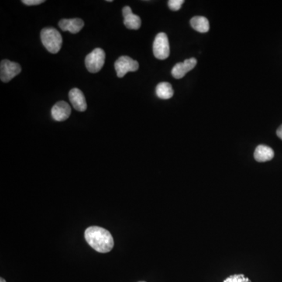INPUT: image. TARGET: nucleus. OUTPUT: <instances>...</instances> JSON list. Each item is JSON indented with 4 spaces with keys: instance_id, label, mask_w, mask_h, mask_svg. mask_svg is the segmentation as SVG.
<instances>
[{
    "instance_id": "1",
    "label": "nucleus",
    "mask_w": 282,
    "mask_h": 282,
    "mask_svg": "<svg viewBox=\"0 0 282 282\" xmlns=\"http://www.w3.org/2000/svg\"><path fill=\"white\" fill-rule=\"evenodd\" d=\"M85 238L87 243L97 252L107 253L114 247V239L108 230L93 226L85 231Z\"/></svg>"
},
{
    "instance_id": "2",
    "label": "nucleus",
    "mask_w": 282,
    "mask_h": 282,
    "mask_svg": "<svg viewBox=\"0 0 282 282\" xmlns=\"http://www.w3.org/2000/svg\"><path fill=\"white\" fill-rule=\"evenodd\" d=\"M41 41L49 53H58L61 49L62 37L60 32L53 28H45L41 31Z\"/></svg>"
},
{
    "instance_id": "3",
    "label": "nucleus",
    "mask_w": 282,
    "mask_h": 282,
    "mask_svg": "<svg viewBox=\"0 0 282 282\" xmlns=\"http://www.w3.org/2000/svg\"><path fill=\"white\" fill-rule=\"evenodd\" d=\"M105 61V52L101 48H96L89 53L85 60L87 70L91 73H97L102 69Z\"/></svg>"
},
{
    "instance_id": "4",
    "label": "nucleus",
    "mask_w": 282,
    "mask_h": 282,
    "mask_svg": "<svg viewBox=\"0 0 282 282\" xmlns=\"http://www.w3.org/2000/svg\"><path fill=\"white\" fill-rule=\"evenodd\" d=\"M153 53L159 60H166L170 53L169 39L164 32L158 34L153 43Z\"/></svg>"
},
{
    "instance_id": "5",
    "label": "nucleus",
    "mask_w": 282,
    "mask_h": 282,
    "mask_svg": "<svg viewBox=\"0 0 282 282\" xmlns=\"http://www.w3.org/2000/svg\"><path fill=\"white\" fill-rule=\"evenodd\" d=\"M21 72L19 63L9 60H3L0 63V79L4 83L11 81Z\"/></svg>"
},
{
    "instance_id": "6",
    "label": "nucleus",
    "mask_w": 282,
    "mask_h": 282,
    "mask_svg": "<svg viewBox=\"0 0 282 282\" xmlns=\"http://www.w3.org/2000/svg\"><path fill=\"white\" fill-rule=\"evenodd\" d=\"M115 68L118 77L122 78L129 72L137 70L139 63L129 56H122L115 62Z\"/></svg>"
},
{
    "instance_id": "7",
    "label": "nucleus",
    "mask_w": 282,
    "mask_h": 282,
    "mask_svg": "<svg viewBox=\"0 0 282 282\" xmlns=\"http://www.w3.org/2000/svg\"><path fill=\"white\" fill-rule=\"evenodd\" d=\"M196 64L197 60L195 58L187 59L183 62L177 63L172 69V76L176 80H180L188 72L194 69Z\"/></svg>"
},
{
    "instance_id": "8",
    "label": "nucleus",
    "mask_w": 282,
    "mask_h": 282,
    "mask_svg": "<svg viewBox=\"0 0 282 282\" xmlns=\"http://www.w3.org/2000/svg\"><path fill=\"white\" fill-rule=\"evenodd\" d=\"M72 113L70 105L64 101L56 103L51 110V115L53 119L57 122H62L67 119Z\"/></svg>"
},
{
    "instance_id": "9",
    "label": "nucleus",
    "mask_w": 282,
    "mask_h": 282,
    "mask_svg": "<svg viewBox=\"0 0 282 282\" xmlns=\"http://www.w3.org/2000/svg\"><path fill=\"white\" fill-rule=\"evenodd\" d=\"M68 97L73 108L76 111H85L87 110V101L85 98L84 94L80 89L74 88L70 90L69 92Z\"/></svg>"
},
{
    "instance_id": "10",
    "label": "nucleus",
    "mask_w": 282,
    "mask_h": 282,
    "mask_svg": "<svg viewBox=\"0 0 282 282\" xmlns=\"http://www.w3.org/2000/svg\"><path fill=\"white\" fill-rule=\"evenodd\" d=\"M58 25L63 32H70V33L76 34L83 29L85 23L80 18H73L60 20Z\"/></svg>"
},
{
    "instance_id": "11",
    "label": "nucleus",
    "mask_w": 282,
    "mask_h": 282,
    "mask_svg": "<svg viewBox=\"0 0 282 282\" xmlns=\"http://www.w3.org/2000/svg\"><path fill=\"white\" fill-rule=\"evenodd\" d=\"M124 17V25L129 29L137 30L141 26V19L136 14H132V10L129 6L124 7L122 9Z\"/></svg>"
},
{
    "instance_id": "12",
    "label": "nucleus",
    "mask_w": 282,
    "mask_h": 282,
    "mask_svg": "<svg viewBox=\"0 0 282 282\" xmlns=\"http://www.w3.org/2000/svg\"><path fill=\"white\" fill-rule=\"evenodd\" d=\"M274 157V152L270 147L260 145L256 147L254 152V158L258 162H266L272 160Z\"/></svg>"
},
{
    "instance_id": "13",
    "label": "nucleus",
    "mask_w": 282,
    "mask_h": 282,
    "mask_svg": "<svg viewBox=\"0 0 282 282\" xmlns=\"http://www.w3.org/2000/svg\"><path fill=\"white\" fill-rule=\"evenodd\" d=\"M190 25L194 30L201 33H206L209 31V22L204 17L196 16L191 18Z\"/></svg>"
},
{
    "instance_id": "14",
    "label": "nucleus",
    "mask_w": 282,
    "mask_h": 282,
    "mask_svg": "<svg viewBox=\"0 0 282 282\" xmlns=\"http://www.w3.org/2000/svg\"><path fill=\"white\" fill-rule=\"evenodd\" d=\"M174 94L173 87L169 83H161L156 87V95L160 99L168 100L173 97Z\"/></svg>"
},
{
    "instance_id": "15",
    "label": "nucleus",
    "mask_w": 282,
    "mask_h": 282,
    "mask_svg": "<svg viewBox=\"0 0 282 282\" xmlns=\"http://www.w3.org/2000/svg\"><path fill=\"white\" fill-rule=\"evenodd\" d=\"M224 282H252L249 277H245V275L240 274L231 275L228 278H226Z\"/></svg>"
},
{
    "instance_id": "16",
    "label": "nucleus",
    "mask_w": 282,
    "mask_h": 282,
    "mask_svg": "<svg viewBox=\"0 0 282 282\" xmlns=\"http://www.w3.org/2000/svg\"><path fill=\"white\" fill-rule=\"evenodd\" d=\"M183 4H184L183 0H169L168 6L171 11H177L181 8Z\"/></svg>"
},
{
    "instance_id": "17",
    "label": "nucleus",
    "mask_w": 282,
    "mask_h": 282,
    "mask_svg": "<svg viewBox=\"0 0 282 282\" xmlns=\"http://www.w3.org/2000/svg\"><path fill=\"white\" fill-rule=\"evenodd\" d=\"M24 4L27 6H36L45 3L44 0H23L22 1Z\"/></svg>"
},
{
    "instance_id": "18",
    "label": "nucleus",
    "mask_w": 282,
    "mask_h": 282,
    "mask_svg": "<svg viewBox=\"0 0 282 282\" xmlns=\"http://www.w3.org/2000/svg\"><path fill=\"white\" fill-rule=\"evenodd\" d=\"M277 135L280 139H282V125L277 129Z\"/></svg>"
},
{
    "instance_id": "19",
    "label": "nucleus",
    "mask_w": 282,
    "mask_h": 282,
    "mask_svg": "<svg viewBox=\"0 0 282 282\" xmlns=\"http://www.w3.org/2000/svg\"><path fill=\"white\" fill-rule=\"evenodd\" d=\"M0 282H6V280H4V279L3 278V277H1V278H0Z\"/></svg>"
},
{
    "instance_id": "20",
    "label": "nucleus",
    "mask_w": 282,
    "mask_h": 282,
    "mask_svg": "<svg viewBox=\"0 0 282 282\" xmlns=\"http://www.w3.org/2000/svg\"><path fill=\"white\" fill-rule=\"evenodd\" d=\"M139 282H146V281H139Z\"/></svg>"
}]
</instances>
